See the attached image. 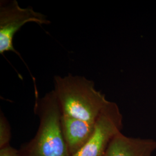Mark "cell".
Returning <instances> with one entry per match:
<instances>
[{"mask_svg":"<svg viewBox=\"0 0 156 156\" xmlns=\"http://www.w3.org/2000/svg\"><path fill=\"white\" fill-rule=\"evenodd\" d=\"M36 97L34 113L39 127L34 138L18 149L19 156H72L62 133V112L53 90Z\"/></svg>","mask_w":156,"mask_h":156,"instance_id":"6da1fadb","label":"cell"},{"mask_svg":"<svg viewBox=\"0 0 156 156\" xmlns=\"http://www.w3.org/2000/svg\"><path fill=\"white\" fill-rule=\"evenodd\" d=\"M62 116L95 122L109 102L94 82L69 74L54 77V90Z\"/></svg>","mask_w":156,"mask_h":156,"instance_id":"7a4b0ae2","label":"cell"},{"mask_svg":"<svg viewBox=\"0 0 156 156\" xmlns=\"http://www.w3.org/2000/svg\"><path fill=\"white\" fill-rule=\"evenodd\" d=\"M28 23L39 25L49 24L50 21L33 7L22 8L16 0L1 1L0 5V54L12 51L20 56L13 46V38L17 32Z\"/></svg>","mask_w":156,"mask_h":156,"instance_id":"3957f363","label":"cell"},{"mask_svg":"<svg viewBox=\"0 0 156 156\" xmlns=\"http://www.w3.org/2000/svg\"><path fill=\"white\" fill-rule=\"evenodd\" d=\"M122 128L123 115L119 106L109 101L95 120L89 141L73 156H104L112 140Z\"/></svg>","mask_w":156,"mask_h":156,"instance_id":"277c9868","label":"cell"},{"mask_svg":"<svg viewBox=\"0 0 156 156\" xmlns=\"http://www.w3.org/2000/svg\"><path fill=\"white\" fill-rule=\"evenodd\" d=\"M156 150L155 140L129 137L121 132L112 140L104 156H152Z\"/></svg>","mask_w":156,"mask_h":156,"instance_id":"5b68a950","label":"cell"},{"mask_svg":"<svg viewBox=\"0 0 156 156\" xmlns=\"http://www.w3.org/2000/svg\"><path fill=\"white\" fill-rule=\"evenodd\" d=\"M95 122L62 115V133L71 156L77 153L87 143L93 132Z\"/></svg>","mask_w":156,"mask_h":156,"instance_id":"8992f818","label":"cell"},{"mask_svg":"<svg viewBox=\"0 0 156 156\" xmlns=\"http://www.w3.org/2000/svg\"><path fill=\"white\" fill-rule=\"evenodd\" d=\"M11 127L7 118L2 111L0 113V149L10 145Z\"/></svg>","mask_w":156,"mask_h":156,"instance_id":"52a82bcc","label":"cell"},{"mask_svg":"<svg viewBox=\"0 0 156 156\" xmlns=\"http://www.w3.org/2000/svg\"><path fill=\"white\" fill-rule=\"evenodd\" d=\"M0 156H19L18 149L8 145L0 149Z\"/></svg>","mask_w":156,"mask_h":156,"instance_id":"ba28073f","label":"cell"}]
</instances>
